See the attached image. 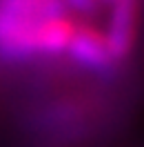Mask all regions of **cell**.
<instances>
[{"instance_id":"cell-3","label":"cell","mask_w":144,"mask_h":147,"mask_svg":"<svg viewBox=\"0 0 144 147\" xmlns=\"http://www.w3.org/2000/svg\"><path fill=\"white\" fill-rule=\"evenodd\" d=\"M62 7L71 18L80 22H93V18L104 9L102 0H62Z\"/></svg>"},{"instance_id":"cell-4","label":"cell","mask_w":144,"mask_h":147,"mask_svg":"<svg viewBox=\"0 0 144 147\" xmlns=\"http://www.w3.org/2000/svg\"><path fill=\"white\" fill-rule=\"evenodd\" d=\"M111 2H115V0H102V5L107 7V5H111Z\"/></svg>"},{"instance_id":"cell-2","label":"cell","mask_w":144,"mask_h":147,"mask_svg":"<svg viewBox=\"0 0 144 147\" xmlns=\"http://www.w3.org/2000/svg\"><path fill=\"white\" fill-rule=\"evenodd\" d=\"M67 58L73 60L78 67L91 69V71L107 74L117 67L115 58L111 54L104 31L93 22H78L73 38L67 47Z\"/></svg>"},{"instance_id":"cell-1","label":"cell","mask_w":144,"mask_h":147,"mask_svg":"<svg viewBox=\"0 0 144 147\" xmlns=\"http://www.w3.org/2000/svg\"><path fill=\"white\" fill-rule=\"evenodd\" d=\"M107 27L102 29L111 54L117 65H122L133 54L137 38H140V22H142V0H115L107 5Z\"/></svg>"}]
</instances>
